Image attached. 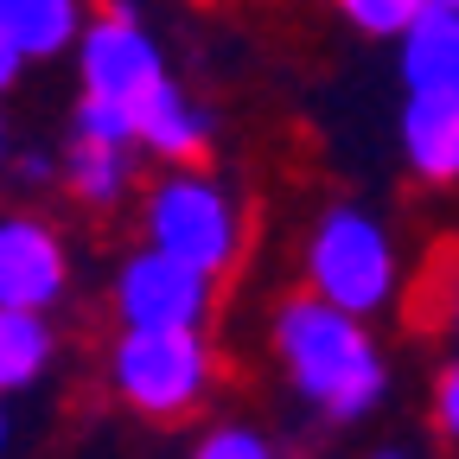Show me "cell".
I'll return each mask as SVG.
<instances>
[{
    "label": "cell",
    "mask_w": 459,
    "mask_h": 459,
    "mask_svg": "<svg viewBox=\"0 0 459 459\" xmlns=\"http://www.w3.org/2000/svg\"><path fill=\"white\" fill-rule=\"evenodd\" d=\"M13 83H20V57H13L7 45H0V96H7Z\"/></svg>",
    "instance_id": "cell-19"
},
{
    "label": "cell",
    "mask_w": 459,
    "mask_h": 459,
    "mask_svg": "<svg viewBox=\"0 0 459 459\" xmlns=\"http://www.w3.org/2000/svg\"><path fill=\"white\" fill-rule=\"evenodd\" d=\"M108 389L147 421H186L217 389V351L204 332H115Z\"/></svg>",
    "instance_id": "cell-4"
},
{
    "label": "cell",
    "mask_w": 459,
    "mask_h": 459,
    "mask_svg": "<svg viewBox=\"0 0 459 459\" xmlns=\"http://www.w3.org/2000/svg\"><path fill=\"white\" fill-rule=\"evenodd\" d=\"M77 83H83V96H96V102H134V96H147L153 83H166L172 71H166V45L147 32V20H141V7H128V0H115V7H96L90 20H83V32H77Z\"/></svg>",
    "instance_id": "cell-5"
},
{
    "label": "cell",
    "mask_w": 459,
    "mask_h": 459,
    "mask_svg": "<svg viewBox=\"0 0 459 459\" xmlns=\"http://www.w3.org/2000/svg\"><path fill=\"white\" fill-rule=\"evenodd\" d=\"M141 249L179 262L204 281L230 274L243 255V204L211 166H172L141 198Z\"/></svg>",
    "instance_id": "cell-3"
},
{
    "label": "cell",
    "mask_w": 459,
    "mask_h": 459,
    "mask_svg": "<svg viewBox=\"0 0 459 459\" xmlns=\"http://www.w3.org/2000/svg\"><path fill=\"white\" fill-rule=\"evenodd\" d=\"M268 344H274L281 377L294 383V395L307 409H319L325 421H364L383 409L389 358L370 325L319 307L313 294H287L268 313Z\"/></svg>",
    "instance_id": "cell-1"
},
{
    "label": "cell",
    "mask_w": 459,
    "mask_h": 459,
    "mask_svg": "<svg viewBox=\"0 0 459 459\" xmlns=\"http://www.w3.org/2000/svg\"><path fill=\"white\" fill-rule=\"evenodd\" d=\"M13 172H20L26 186H51V179H57V160H51V153H20Z\"/></svg>",
    "instance_id": "cell-18"
},
{
    "label": "cell",
    "mask_w": 459,
    "mask_h": 459,
    "mask_svg": "<svg viewBox=\"0 0 459 459\" xmlns=\"http://www.w3.org/2000/svg\"><path fill=\"white\" fill-rule=\"evenodd\" d=\"M71 294V249L32 211H0V313H51Z\"/></svg>",
    "instance_id": "cell-7"
},
{
    "label": "cell",
    "mask_w": 459,
    "mask_h": 459,
    "mask_svg": "<svg viewBox=\"0 0 459 459\" xmlns=\"http://www.w3.org/2000/svg\"><path fill=\"white\" fill-rule=\"evenodd\" d=\"M7 160H13V147H7V122H0V172H7Z\"/></svg>",
    "instance_id": "cell-21"
},
{
    "label": "cell",
    "mask_w": 459,
    "mask_h": 459,
    "mask_svg": "<svg viewBox=\"0 0 459 459\" xmlns=\"http://www.w3.org/2000/svg\"><path fill=\"white\" fill-rule=\"evenodd\" d=\"M370 459H421V453H415V446H402V440H389V446H377Z\"/></svg>",
    "instance_id": "cell-20"
},
{
    "label": "cell",
    "mask_w": 459,
    "mask_h": 459,
    "mask_svg": "<svg viewBox=\"0 0 459 459\" xmlns=\"http://www.w3.org/2000/svg\"><path fill=\"white\" fill-rule=\"evenodd\" d=\"M128 128H134V147H147L172 172V166H204V153L217 141V115L192 90H179L166 77V83H153L147 96L128 102Z\"/></svg>",
    "instance_id": "cell-8"
},
{
    "label": "cell",
    "mask_w": 459,
    "mask_h": 459,
    "mask_svg": "<svg viewBox=\"0 0 459 459\" xmlns=\"http://www.w3.org/2000/svg\"><path fill=\"white\" fill-rule=\"evenodd\" d=\"M7 434H13V428H7V402H0V453H7Z\"/></svg>",
    "instance_id": "cell-22"
},
{
    "label": "cell",
    "mask_w": 459,
    "mask_h": 459,
    "mask_svg": "<svg viewBox=\"0 0 459 459\" xmlns=\"http://www.w3.org/2000/svg\"><path fill=\"white\" fill-rule=\"evenodd\" d=\"M83 7L77 0H0V45H7L20 65L39 57H65L83 32Z\"/></svg>",
    "instance_id": "cell-11"
},
{
    "label": "cell",
    "mask_w": 459,
    "mask_h": 459,
    "mask_svg": "<svg viewBox=\"0 0 459 459\" xmlns=\"http://www.w3.org/2000/svg\"><path fill=\"white\" fill-rule=\"evenodd\" d=\"M71 141H90V147H128V153H134L128 108H122V102H96V96H77V108H71Z\"/></svg>",
    "instance_id": "cell-15"
},
{
    "label": "cell",
    "mask_w": 459,
    "mask_h": 459,
    "mask_svg": "<svg viewBox=\"0 0 459 459\" xmlns=\"http://www.w3.org/2000/svg\"><path fill=\"white\" fill-rule=\"evenodd\" d=\"M57 179L71 186V198L108 211V204H122L128 186H134V153H128V147H90V141H71L65 160H57Z\"/></svg>",
    "instance_id": "cell-12"
},
{
    "label": "cell",
    "mask_w": 459,
    "mask_h": 459,
    "mask_svg": "<svg viewBox=\"0 0 459 459\" xmlns=\"http://www.w3.org/2000/svg\"><path fill=\"white\" fill-rule=\"evenodd\" d=\"M434 434L440 440L459 434V364H440L434 370Z\"/></svg>",
    "instance_id": "cell-17"
},
{
    "label": "cell",
    "mask_w": 459,
    "mask_h": 459,
    "mask_svg": "<svg viewBox=\"0 0 459 459\" xmlns=\"http://www.w3.org/2000/svg\"><path fill=\"white\" fill-rule=\"evenodd\" d=\"M402 287V249L389 223L364 204H325L307 230V287L319 307L370 325L383 307H395Z\"/></svg>",
    "instance_id": "cell-2"
},
{
    "label": "cell",
    "mask_w": 459,
    "mask_h": 459,
    "mask_svg": "<svg viewBox=\"0 0 459 459\" xmlns=\"http://www.w3.org/2000/svg\"><path fill=\"white\" fill-rule=\"evenodd\" d=\"M57 358V332L39 313H0V395L32 389Z\"/></svg>",
    "instance_id": "cell-13"
},
{
    "label": "cell",
    "mask_w": 459,
    "mask_h": 459,
    "mask_svg": "<svg viewBox=\"0 0 459 459\" xmlns=\"http://www.w3.org/2000/svg\"><path fill=\"white\" fill-rule=\"evenodd\" d=\"M402 160L415 179L453 186L459 179V96H402Z\"/></svg>",
    "instance_id": "cell-10"
},
{
    "label": "cell",
    "mask_w": 459,
    "mask_h": 459,
    "mask_svg": "<svg viewBox=\"0 0 459 459\" xmlns=\"http://www.w3.org/2000/svg\"><path fill=\"white\" fill-rule=\"evenodd\" d=\"M395 71L409 96H459V0H415L395 39Z\"/></svg>",
    "instance_id": "cell-9"
},
{
    "label": "cell",
    "mask_w": 459,
    "mask_h": 459,
    "mask_svg": "<svg viewBox=\"0 0 459 459\" xmlns=\"http://www.w3.org/2000/svg\"><path fill=\"white\" fill-rule=\"evenodd\" d=\"M108 307L122 319V332H204L217 313V281L166 262L153 249L122 255L108 281Z\"/></svg>",
    "instance_id": "cell-6"
},
{
    "label": "cell",
    "mask_w": 459,
    "mask_h": 459,
    "mask_svg": "<svg viewBox=\"0 0 459 459\" xmlns=\"http://www.w3.org/2000/svg\"><path fill=\"white\" fill-rule=\"evenodd\" d=\"M344 26H358L364 39H402V26L415 20V0H344Z\"/></svg>",
    "instance_id": "cell-16"
},
{
    "label": "cell",
    "mask_w": 459,
    "mask_h": 459,
    "mask_svg": "<svg viewBox=\"0 0 459 459\" xmlns=\"http://www.w3.org/2000/svg\"><path fill=\"white\" fill-rule=\"evenodd\" d=\"M186 459H281V446L255 421H217L211 434H198V446Z\"/></svg>",
    "instance_id": "cell-14"
}]
</instances>
